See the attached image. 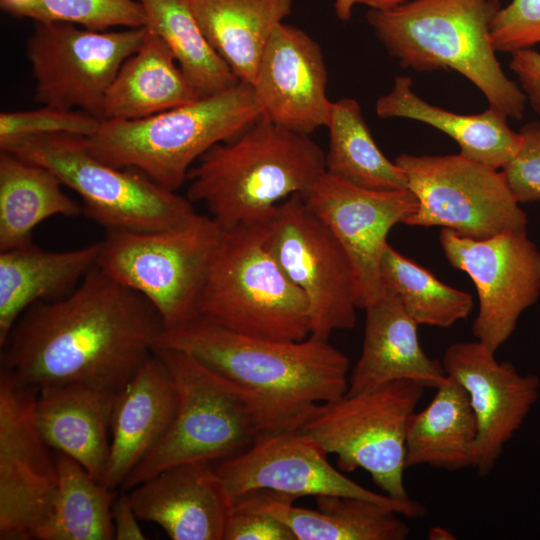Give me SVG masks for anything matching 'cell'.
Masks as SVG:
<instances>
[{
	"mask_svg": "<svg viewBox=\"0 0 540 540\" xmlns=\"http://www.w3.org/2000/svg\"><path fill=\"white\" fill-rule=\"evenodd\" d=\"M163 329L145 297L96 266L67 295L19 317L1 345V368L36 389L77 383L118 393Z\"/></svg>",
	"mask_w": 540,
	"mask_h": 540,
	"instance_id": "6da1fadb",
	"label": "cell"
},
{
	"mask_svg": "<svg viewBox=\"0 0 540 540\" xmlns=\"http://www.w3.org/2000/svg\"><path fill=\"white\" fill-rule=\"evenodd\" d=\"M184 351L267 403L296 429L321 403L348 389L349 359L314 336L278 341L240 334L196 317L163 329L155 348Z\"/></svg>",
	"mask_w": 540,
	"mask_h": 540,
	"instance_id": "7a4b0ae2",
	"label": "cell"
},
{
	"mask_svg": "<svg viewBox=\"0 0 540 540\" xmlns=\"http://www.w3.org/2000/svg\"><path fill=\"white\" fill-rule=\"evenodd\" d=\"M325 171V153L309 135L261 117L198 159L187 174V198L204 204L223 229L261 225L288 197H305Z\"/></svg>",
	"mask_w": 540,
	"mask_h": 540,
	"instance_id": "3957f363",
	"label": "cell"
},
{
	"mask_svg": "<svg viewBox=\"0 0 540 540\" xmlns=\"http://www.w3.org/2000/svg\"><path fill=\"white\" fill-rule=\"evenodd\" d=\"M499 0H413L365 14L375 36L405 69L453 70L485 96L489 106L521 119L526 96L510 80L491 41Z\"/></svg>",
	"mask_w": 540,
	"mask_h": 540,
	"instance_id": "277c9868",
	"label": "cell"
},
{
	"mask_svg": "<svg viewBox=\"0 0 540 540\" xmlns=\"http://www.w3.org/2000/svg\"><path fill=\"white\" fill-rule=\"evenodd\" d=\"M154 352L174 385L176 409L167 432L129 474L123 490L178 464L231 458L263 432L297 430L256 395L192 355L171 348H156Z\"/></svg>",
	"mask_w": 540,
	"mask_h": 540,
	"instance_id": "5b68a950",
	"label": "cell"
},
{
	"mask_svg": "<svg viewBox=\"0 0 540 540\" xmlns=\"http://www.w3.org/2000/svg\"><path fill=\"white\" fill-rule=\"evenodd\" d=\"M261 113L251 84L136 120H102L85 137L90 152L118 168H131L176 191L198 159L214 145L234 139Z\"/></svg>",
	"mask_w": 540,
	"mask_h": 540,
	"instance_id": "8992f818",
	"label": "cell"
},
{
	"mask_svg": "<svg viewBox=\"0 0 540 540\" xmlns=\"http://www.w3.org/2000/svg\"><path fill=\"white\" fill-rule=\"evenodd\" d=\"M198 316L264 339L301 341L311 334L308 301L268 250L264 224L224 229Z\"/></svg>",
	"mask_w": 540,
	"mask_h": 540,
	"instance_id": "52a82bcc",
	"label": "cell"
},
{
	"mask_svg": "<svg viewBox=\"0 0 540 540\" xmlns=\"http://www.w3.org/2000/svg\"><path fill=\"white\" fill-rule=\"evenodd\" d=\"M224 229L210 215L154 231L106 230L97 266L145 297L164 329L198 317V302Z\"/></svg>",
	"mask_w": 540,
	"mask_h": 540,
	"instance_id": "ba28073f",
	"label": "cell"
},
{
	"mask_svg": "<svg viewBox=\"0 0 540 540\" xmlns=\"http://www.w3.org/2000/svg\"><path fill=\"white\" fill-rule=\"evenodd\" d=\"M1 150L47 168L82 201L83 213L106 230L154 231L186 222L192 202L145 174L94 156L85 137L46 134L14 141Z\"/></svg>",
	"mask_w": 540,
	"mask_h": 540,
	"instance_id": "9c48e42d",
	"label": "cell"
},
{
	"mask_svg": "<svg viewBox=\"0 0 540 540\" xmlns=\"http://www.w3.org/2000/svg\"><path fill=\"white\" fill-rule=\"evenodd\" d=\"M424 389L418 382L398 380L344 394L321 403L301 430L337 456L340 470L364 469L386 495L406 500V433Z\"/></svg>",
	"mask_w": 540,
	"mask_h": 540,
	"instance_id": "30bf717a",
	"label": "cell"
},
{
	"mask_svg": "<svg viewBox=\"0 0 540 540\" xmlns=\"http://www.w3.org/2000/svg\"><path fill=\"white\" fill-rule=\"evenodd\" d=\"M418 200L409 226H442L461 236L486 239L526 231L527 216L502 171L459 154H401L395 159Z\"/></svg>",
	"mask_w": 540,
	"mask_h": 540,
	"instance_id": "8fae6325",
	"label": "cell"
},
{
	"mask_svg": "<svg viewBox=\"0 0 540 540\" xmlns=\"http://www.w3.org/2000/svg\"><path fill=\"white\" fill-rule=\"evenodd\" d=\"M265 243L285 275L305 295L311 336L328 340L356 323V288L351 263L328 226L294 194L264 224Z\"/></svg>",
	"mask_w": 540,
	"mask_h": 540,
	"instance_id": "7c38bea8",
	"label": "cell"
},
{
	"mask_svg": "<svg viewBox=\"0 0 540 540\" xmlns=\"http://www.w3.org/2000/svg\"><path fill=\"white\" fill-rule=\"evenodd\" d=\"M34 22L26 55L36 101L80 108L103 120L107 91L125 60L140 47L145 27L95 31L66 22Z\"/></svg>",
	"mask_w": 540,
	"mask_h": 540,
	"instance_id": "4fadbf2b",
	"label": "cell"
},
{
	"mask_svg": "<svg viewBox=\"0 0 540 540\" xmlns=\"http://www.w3.org/2000/svg\"><path fill=\"white\" fill-rule=\"evenodd\" d=\"M327 455L301 429L267 431L241 453L218 462L215 469L231 505L250 493L270 491L293 502L306 496H346L389 505L408 518L426 514L418 501L394 499L359 485L334 468Z\"/></svg>",
	"mask_w": 540,
	"mask_h": 540,
	"instance_id": "5bb4252c",
	"label": "cell"
},
{
	"mask_svg": "<svg viewBox=\"0 0 540 540\" xmlns=\"http://www.w3.org/2000/svg\"><path fill=\"white\" fill-rule=\"evenodd\" d=\"M37 389L0 371V539L30 540L47 519L57 489L55 452L35 414Z\"/></svg>",
	"mask_w": 540,
	"mask_h": 540,
	"instance_id": "9a60e30c",
	"label": "cell"
},
{
	"mask_svg": "<svg viewBox=\"0 0 540 540\" xmlns=\"http://www.w3.org/2000/svg\"><path fill=\"white\" fill-rule=\"evenodd\" d=\"M439 241L448 262L475 284L479 311L474 337L496 352L516 329L522 312L540 294V251L526 231L473 239L443 228Z\"/></svg>",
	"mask_w": 540,
	"mask_h": 540,
	"instance_id": "2e32d148",
	"label": "cell"
},
{
	"mask_svg": "<svg viewBox=\"0 0 540 540\" xmlns=\"http://www.w3.org/2000/svg\"><path fill=\"white\" fill-rule=\"evenodd\" d=\"M303 198L345 251L354 273L358 308L378 301L386 291L380 262L388 233L416 212L417 197L408 188H362L325 171Z\"/></svg>",
	"mask_w": 540,
	"mask_h": 540,
	"instance_id": "e0dca14e",
	"label": "cell"
},
{
	"mask_svg": "<svg viewBox=\"0 0 540 540\" xmlns=\"http://www.w3.org/2000/svg\"><path fill=\"white\" fill-rule=\"evenodd\" d=\"M442 365L469 396L478 429L471 467L486 476L537 402L540 379L519 373L509 362H498L478 340L451 344Z\"/></svg>",
	"mask_w": 540,
	"mask_h": 540,
	"instance_id": "ac0fdd59",
	"label": "cell"
},
{
	"mask_svg": "<svg viewBox=\"0 0 540 540\" xmlns=\"http://www.w3.org/2000/svg\"><path fill=\"white\" fill-rule=\"evenodd\" d=\"M319 44L305 31L281 23L272 33L252 84L261 117L310 135L327 126L332 101Z\"/></svg>",
	"mask_w": 540,
	"mask_h": 540,
	"instance_id": "d6986e66",
	"label": "cell"
},
{
	"mask_svg": "<svg viewBox=\"0 0 540 540\" xmlns=\"http://www.w3.org/2000/svg\"><path fill=\"white\" fill-rule=\"evenodd\" d=\"M140 520L159 525L172 540H223L231 503L207 461L178 464L131 489Z\"/></svg>",
	"mask_w": 540,
	"mask_h": 540,
	"instance_id": "ffe728a7",
	"label": "cell"
},
{
	"mask_svg": "<svg viewBox=\"0 0 540 540\" xmlns=\"http://www.w3.org/2000/svg\"><path fill=\"white\" fill-rule=\"evenodd\" d=\"M176 402L170 375L153 352L117 393L104 482L107 488L121 487L135 467L158 445L171 424Z\"/></svg>",
	"mask_w": 540,
	"mask_h": 540,
	"instance_id": "44dd1931",
	"label": "cell"
},
{
	"mask_svg": "<svg viewBox=\"0 0 540 540\" xmlns=\"http://www.w3.org/2000/svg\"><path fill=\"white\" fill-rule=\"evenodd\" d=\"M366 311L361 355L349 377L345 394L410 380L437 388L447 378L442 362L430 358L418 339V324L399 298L386 290Z\"/></svg>",
	"mask_w": 540,
	"mask_h": 540,
	"instance_id": "7402d4cb",
	"label": "cell"
},
{
	"mask_svg": "<svg viewBox=\"0 0 540 540\" xmlns=\"http://www.w3.org/2000/svg\"><path fill=\"white\" fill-rule=\"evenodd\" d=\"M116 396V392L77 383L43 386L36 395V420L47 444L77 461L102 484Z\"/></svg>",
	"mask_w": 540,
	"mask_h": 540,
	"instance_id": "603a6c76",
	"label": "cell"
},
{
	"mask_svg": "<svg viewBox=\"0 0 540 540\" xmlns=\"http://www.w3.org/2000/svg\"><path fill=\"white\" fill-rule=\"evenodd\" d=\"M317 509L293 506L270 491L241 497L238 506L277 518L296 540H404L409 526L393 507L372 500L346 496L315 497Z\"/></svg>",
	"mask_w": 540,
	"mask_h": 540,
	"instance_id": "cb8c5ba5",
	"label": "cell"
},
{
	"mask_svg": "<svg viewBox=\"0 0 540 540\" xmlns=\"http://www.w3.org/2000/svg\"><path fill=\"white\" fill-rule=\"evenodd\" d=\"M100 242L49 251L33 243L0 251V346L32 305L70 293L97 266Z\"/></svg>",
	"mask_w": 540,
	"mask_h": 540,
	"instance_id": "d4e9b609",
	"label": "cell"
},
{
	"mask_svg": "<svg viewBox=\"0 0 540 540\" xmlns=\"http://www.w3.org/2000/svg\"><path fill=\"white\" fill-rule=\"evenodd\" d=\"M380 118H405L425 123L451 137L460 153L492 169H503L518 152L522 138L507 116L489 106L479 114H459L428 103L412 90V80L396 76L392 89L378 98Z\"/></svg>",
	"mask_w": 540,
	"mask_h": 540,
	"instance_id": "484cf974",
	"label": "cell"
},
{
	"mask_svg": "<svg viewBox=\"0 0 540 540\" xmlns=\"http://www.w3.org/2000/svg\"><path fill=\"white\" fill-rule=\"evenodd\" d=\"M140 47L120 67L103 106V120L145 118L201 98L166 43L146 28Z\"/></svg>",
	"mask_w": 540,
	"mask_h": 540,
	"instance_id": "4316f807",
	"label": "cell"
},
{
	"mask_svg": "<svg viewBox=\"0 0 540 540\" xmlns=\"http://www.w3.org/2000/svg\"><path fill=\"white\" fill-rule=\"evenodd\" d=\"M205 37L239 81L253 84L266 45L292 0H190Z\"/></svg>",
	"mask_w": 540,
	"mask_h": 540,
	"instance_id": "83f0119b",
	"label": "cell"
},
{
	"mask_svg": "<svg viewBox=\"0 0 540 540\" xmlns=\"http://www.w3.org/2000/svg\"><path fill=\"white\" fill-rule=\"evenodd\" d=\"M477 421L463 386L447 376L431 402L411 416L405 446L406 468L428 465L449 471L471 467Z\"/></svg>",
	"mask_w": 540,
	"mask_h": 540,
	"instance_id": "f1b7e54d",
	"label": "cell"
},
{
	"mask_svg": "<svg viewBox=\"0 0 540 540\" xmlns=\"http://www.w3.org/2000/svg\"><path fill=\"white\" fill-rule=\"evenodd\" d=\"M63 186L47 168L1 150L0 251L32 244L33 230L50 217L83 212Z\"/></svg>",
	"mask_w": 540,
	"mask_h": 540,
	"instance_id": "f546056e",
	"label": "cell"
},
{
	"mask_svg": "<svg viewBox=\"0 0 540 540\" xmlns=\"http://www.w3.org/2000/svg\"><path fill=\"white\" fill-rule=\"evenodd\" d=\"M326 171L356 186L373 190L406 189L404 170L375 143L359 103L341 98L332 103Z\"/></svg>",
	"mask_w": 540,
	"mask_h": 540,
	"instance_id": "4dcf8cb0",
	"label": "cell"
},
{
	"mask_svg": "<svg viewBox=\"0 0 540 540\" xmlns=\"http://www.w3.org/2000/svg\"><path fill=\"white\" fill-rule=\"evenodd\" d=\"M55 452L58 484L50 513L37 540H110L113 490L94 479L71 457Z\"/></svg>",
	"mask_w": 540,
	"mask_h": 540,
	"instance_id": "1f68e13d",
	"label": "cell"
},
{
	"mask_svg": "<svg viewBox=\"0 0 540 540\" xmlns=\"http://www.w3.org/2000/svg\"><path fill=\"white\" fill-rule=\"evenodd\" d=\"M146 28L166 43L179 67L201 97L221 92L239 82L202 32L190 0H138Z\"/></svg>",
	"mask_w": 540,
	"mask_h": 540,
	"instance_id": "d6a6232c",
	"label": "cell"
},
{
	"mask_svg": "<svg viewBox=\"0 0 540 540\" xmlns=\"http://www.w3.org/2000/svg\"><path fill=\"white\" fill-rule=\"evenodd\" d=\"M380 272L385 290L399 298L418 325L447 328L467 318L474 307L473 297L468 292L442 283L389 243L381 257Z\"/></svg>",
	"mask_w": 540,
	"mask_h": 540,
	"instance_id": "836d02e7",
	"label": "cell"
},
{
	"mask_svg": "<svg viewBox=\"0 0 540 540\" xmlns=\"http://www.w3.org/2000/svg\"><path fill=\"white\" fill-rule=\"evenodd\" d=\"M11 14L34 21L72 23L95 31L140 28L146 23L138 0H33Z\"/></svg>",
	"mask_w": 540,
	"mask_h": 540,
	"instance_id": "e575fe53",
	"label": "cell"
},
{
	"mask_svg": "<svg viewBox=\"0 0 540 540\" xmlns=\"http://www.w3.org/2000/svg\"><path fill=\"white\" fill-rule=\"evenodd\" d=\"M101 121L83 111L48 105L36 110L2 112L0 148L23 138L46 134L64 133L89 137L96 132Z\"/></svg>",
	"mask_w": 540,
	"mask_h": 540,
	"instance_id": "d590c367",
	"label": "cell"
},
{
	"mask_svg": "<svg viewBox=\"0 0 540 540\" xmlns=\"http://www.w3.org/2000/svg\"><path fill=\"white\" fill-rule=\"evenodd\" d=\"M496 51L514 53L540 43V0H510L491 27Z\"/></svg>",
	"mask_w": 540,
	"mask_h": 540,
	"instance_id": "8d00e7d4",
	"label": "cell"
},
{
	"mask_svg": "<svg viewBox=\"0 0 540 540\" xmlns=\"http://www.w3.org/2000/svg\"><path fill=\"white\" fill-rule=\"evenodd\" d=\"M521 146L502 169L505 180L519 203L540 200V122L520 130Z\"/></svg>",
	"mask_w": 540,
	"mask_h": 540,
	"instance_id": "74e56055",
	"label": "cell"
},
{
	"mask_svg": "<svg viewBox=\"0 0 540 540\" xmlns=\"http://www.w3.org/2000/svg\"><path fill=\"white\" fill-rule=\"evenodd\" d=\"M223 540H296L283 522L262 512L231 506Z\"/></svg>",
	"mask_w": 540,
	"mask_h": 540,
	"instance_id": "f35d334b",
	"label": "cell"
},
{
	"mask_svg": "<svg viewBox=\"0 0 540 540\" xmlns=\"http://www.w3.org/2000/svg\"><path fill=\"white\" fill-rule=\"evenodd\" d=\"M510 69L517 76L526 99L540 115V53L532 49L512 53Z\"/></svg>",
	"mask_w": 540,
	"mask_h": 540,
	"instance_id": "ab89813d",
	"label": "cell"
},
{
	"mask_svg": "<svg viewBox=\"0 0 540 540\" xmlns=\"http://www.w3.org/2000/svg\"><path fill=\"white\" fill-rule=\"evenodd\" d=\"M111 515L114 539L143 540L147 538L140 527V519L134 510L130 494L122 493L114 498Z\"/></svg>",
	"mask_w": 540,
	"mask_h": 540,
	"instance_id": "60d3db41",
	"label": "cell"
},
{
	"mask_svg": "<svg viewBox=\"0 0 540 540\" xmlns=\"http://www.w3.org/2000/svg\"><path fill=\"white\" fill-rule=\"evenodd\" d=\"M413 0H355V4L367 6L373 10H389Z\"/></svg>",
	"mask_w": 540,
	"mask_h": 540,
	"instance_id": "b9f144b4",
	"label": "cell"
},
{
	"mask_svg": "<svg viewBox=\"0 0 540 540\" xmlns=\"http://www.w3.org/2000/svg\"><path fill=\"white\" fill-rule=\"evenodd\" d=\"M355 0H335L334 9L337 17L341 21H348L351 19L353 7L355 6Z\"/></svg>",
	"mask_w": 540,
	"mask_h": 540,
	"instance_id": "7bdbcfd3",
	"label": "cell"
},
{
	"mask_svg": "<svg viewBox=\"0 0 540 540\" xmlns=\"http://www.w3.org/2000/svg\"><path fill=\"white\" fill-rule=\"evenodd\" d=\"M454 538L453 533L443 527H432L428 531V539L431 540H451Z\"/></svg>",
	"mask_w": 540,
	"mask_h": 540,
	"instance_id": "ee69618b",
	"label": "cell"
},
{
	"mask_svg": "<svg viewBox=\"0 0 540 540\" xmlns=\"http://www.w3.org/2000/svg\"><path fill=\"white\" fill-rule=\"evenodd\" d=\"M1 6L9 13H12L15 9L22 7L33 0H0Z\"/></svg>",
	"mask_w": 540,
	"mask_h": 540,
	"instance_id": "f6af8a7d",
	"label": "cell"
}]
</instances>
